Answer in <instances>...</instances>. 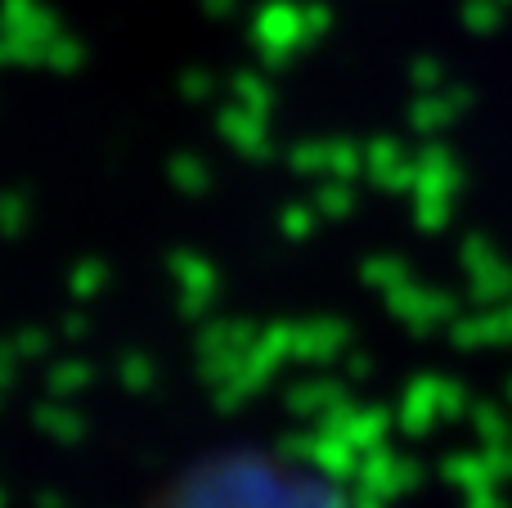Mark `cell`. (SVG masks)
Returning a JSON list of instances; mask_svg holds the SVG:
<instances>
[{
	"instance_id": "6da1fadb",
	"label": "cell",
	"mask_w": 512,
	"mask_h": 508,
	"mask_svg": "<svg viewBox=\"0 0 512 508\" xmlns=\"http://www.w3.org/2000/svg\"><path fill=\"white\" fill-rule=\"evenodd\" d=\"M149 508H333L301 477L265 459H212L171 482Z\"/></svg>"
}]
</instances>
